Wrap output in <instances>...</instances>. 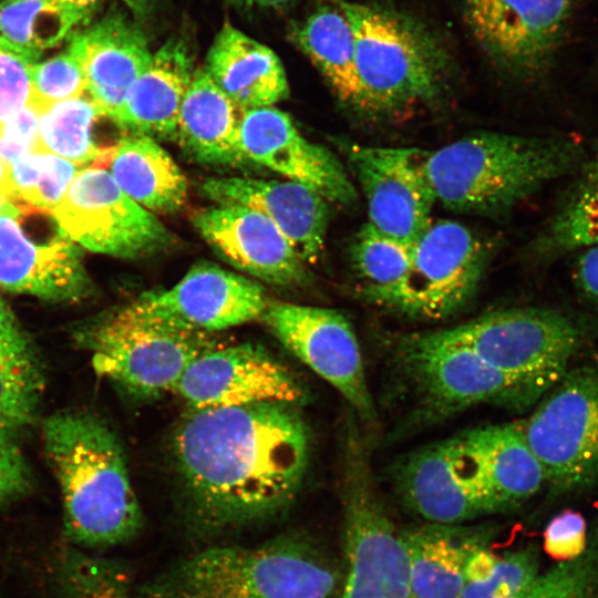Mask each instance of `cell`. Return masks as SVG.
<instances>
[{
  "label": "cell",
  "mask_w": 598,
  "mask_h": 598,
  "mask_svg": "<svg viewBox=\"0 0 598 598\" xmlns=\"http://www.w3.org/2000/svg\"><path fill=\"white\" fill-rule=\"evenodd\" d=\"M188 513L208 532L262 522L301 489L310 432L300 406L265 402L190 410L173 436Z\"/></svg>",
  "instance_id": "obj_1"
},
{
  "label": "cell",
  "mask_w": 598,
  "mask_h": 598,
  "mask_svg": "<svg viewBox=\"0 0 598 598\" xmlns=\"http://www.w3.org/2000/svg\"><path fill=\"white\" fill-rule=\"evenodd\" d=\"M43 442L63 503L64 529L81 548H107L142 529L143 513L115 432L97 415L63 411L43 423Z\"/></svg>",
  "instance_id": "obj_2"
},
{
  "label": "cell",
  "mask_w": 598,
  "mask_h": 598,
  "mask_svg": "<svg viewBox=\"0 0 598 598\" xmlns=\"http://www.w3.org/2000/svg\"><path fill=\"white\" fill-rule=\"evenodd\" d=\"M580 157L573 140L480 132L426 152L424 168L436 203L497 216L570 172Z\"/></svg>",
  "instance_id": "obj_3"
},
{
  "label": "cell",
  "mask_w": 598,
  "mask_h": 598,
  "mask_svg": "<svg viewBox=\"0 0 598 598\" xmlns=\"http://www.w3.org/2000/svg\"><path fill=\"white\" fill-rule=\"evenodd\" d=\"M340 584L331 559L290 534L196 551L144 584L137 598H334Z\"/></svg>",
  "instance_id": "obj_4"
},
{
  "label": "cell",
  "mask_w": 598,
  "mask_h": 598,
  "mask_svg": "<svg viewBox=\"0 0 598 598\" xmlns=\"http://www.w3.org/2000/svg\"><path fill=\"white\" fill-rule=\"evenodd\" d=\"M334 2L354 35L358 111L393 116L433 103L443 94L451 59L433 30L386 7Z\"/></svg>",
  "instance_id": "obj_5"
},
{
  "label": "cell",
  "mask_w": 598,
  "mask_h": 598,
  "mask_svg": "<svg viewBox=\"0 0 598 598\" xmlns=\"http://www.w3.org/2000/svg\"><path fill=\"white\" fill-rule=\"evenodd\" d=\"M391 359L419 409L432 417L488 404L524 409L538 399L446 328L399 336L392 343Z\"/></svg>",
  "instance_id": "obj_6"
},
{
  "label": "cell",
  "mask_w": 598,
  "mask_h": 598,
  "mask_svg": "<svg viewBox=\"0 0 598 598\" xmlns=\"http://www.w3.org/2000/svg\"><path fill=\"white\" fill-rule=\"evenodd\" d=\"M446 330L536 398L565 374L582 340L573 319L535 307L489 311Z\"/></svg>",
  "instance_id": "obj_7"
},
{
  "label": "cell",
  "mask_w": 598,
  "mask_h": 598,
  "mask_svg": "<svg viewBox=\"0 0 598 598\" xmlns=\"http://www.w3.org/2000/svg\"><path fill=\"white\" fill-rule=\"evenodd\" d=\"M546 485L557 496L598 483V365L567 370L523 422Z\"/></svg>",
  "instance_id": "obj_8"
},
{
  "label": "cell",
  "mask_w": 598,
  "mask_h": 598,
  "mask_svg": "<svg viewBox=\"0 0 598 598\" xmlns=\"http://www.w3.org/2000/svg\"><path fill=\"white\" fill-rule=\"evenodd\" d=\"M488 260L487 244L465 225L432 221L413 243L410 268L383 307L414 319L444 320L475 296Z\"/></svg>",
  "instance_id": "obj_9"
},
{
  "label": "cell",
  "mask_w": 598,
  "mask_h": 598,
  "mask_svg": "<svg viewBox=\"0 0 598 598\" xmlns=\"http://www.w3.org/2000/svg\"><path fill=\"white\" fill-rule=\"evenodd\" d=\"M87 343L99 374L148 398L173 392L197 357L223 344L213 333L143 324L118 310L93 326Z\"/></svg>",
  "instance_id": "obj_10"
},
{
  "label": "cell",
  "mask_w": 598,
  "mask_h": 598,
  "mask_svg": "<svg viewBox=\"0 0 598 598\" xmlns=\"http://www.w3.org/2000/svg\"><path fill=\"white\" fill-rule=\"evenodd\" d=\"M51 213L66 238L114 257L158 252L173 239L155 214L130 198L100 167L80 171Z\"/></svg>",
  "instance_id": "obj_11"
},
{
  "label": "cell",
  "mask_w": 598,
  "mask_h": 598,
  "mask_svg": "<svg viewBox=\"0 0 598 598\" xmlns=\"http://www.w3.org/2000/svg\"><path fill=\"white\" fill-rule=\"evenodd\" d=\"M268 302L260 283L200 261L171 288L145 291L117 310L143 324L214 333L260 319Z\"/></svg>",
  "instance_id": "obj_12"
},
{
  "label": "cell",
  "mask_w": 598,
  "mask_h": 598,
  "mask_svg": "<svg viewBox=\"0 0 598 598\" xmlns=\"http://www.w3.org/2000/svg\"><path fill=\"white\" fill-rule=\"evenodd\" d=\"M259 320L344 398L354 416L375 422L361 348L347 317L333 309L269 301Z\"/></svg>",
  "instance_id": "obj_13"
},
{
  "label": "cell",
  "mask_w": 598,
  "mask_h": 598,
  "mask_svg": "<svg viewBox=\"0 0 598 598\" xmlns=\"http://www.w3.org/2000/svg\"><path fill=\"white\" fill-rule=\"evenodd\" d=\"M574 0H464L472 35L504 71L532 78L549 66Z\"/></svg>",
  "instance_id": "obj_14"
},
{
  "label": "cell",
  "mask_w": 598,
  "mask_h": 598,
  "mask_svg": "<svg viewBox=\"0 0 598 598\" xmlns=\"http://www.w3.org/2000/svg\"><path fill=\"white\" fill-rule=\"evenodd\" d=\"M425 153L411 147L347 146L349 164L367 202L368 223L411 244L432 224L436 203L424 168Z\"/></svg>",
  "instance_id": "obj_15"
},
{
  "label": "cell",
  "mask_w": 598,
  "mask_h": 598,
  "mask_svg": "<svg viewBox=\"0 0 598 598\" xmlns=\"http://www.w3.org/2000/svg\"><path fill=\"white\" fill-rule=\"evenodd\" d=\"M190 410L282 402L300 406L307 393L291 371L264 348L221 344L197 357L174 391Z\"/></svg>",
  "instance_id": "obj_16"
},
{
  "label": "cell",
  "mask_w": 598,
  "mask_h": 598,
  "mask_svg": "<svg viewBox=\"0 0 598 598\" xmlns=\"http://www.w3.org/2000/svg\"><path fill=\"white\" fill-rule=\"evenodd\" d=\"M239 137L247 162L307 185L329 202L342 205L357 202V189L339 158L327 147L306 138L281 110L266 106L245 111Z\"/></svg>",
  "instance_id": "obj_17"
},
{
  "label": "cell",
  "mask_w": 598,
  "mask_h": 598,
  "mask_svg": "<svg viewBox=\"0 0 598 598\" xmlns=\"http://www.w3.org/2000/svg\"><path fill=\"white\" fill-rule=\"evenodd\" d=\"M192 220L212 249L236 269L280 287L309 279L306 262L291 243L258 212L215 204L197 210Z\"/></svg>",
  "instance_id": "obj_18"
},
{
  "label": "cell",
  "mask_w": 598,
  "mask_h": 598,
  "mask_svg": "<svg viewBox=\"0 0 598 598\" xmlns=\"http://www.w3.org/2000/svg\"><path fill=\"white\" fill-rule=\"evenodd\" d=\"M216 205L250 208L267 217L307 262L318 260L329 221V200L292 181L241 176L207 177L199 187Z\"/></svg>",
  "instance_id": "obj_19"
},
{
  "label": "cell",
  "mask_w": 598,
  "mask_h": 598,
  "mask_svg": "<svg viewBox=\"0 0 598 598\" xmlns=\"http://www.w3.org/2000/svg\"><path fill=\"white\" fill-rule=\"evenodd\" d=\"M68 48L81 64L89 96L111 120L153 54L141 25L116 10L78 30Z\"/></svg>",
  "instance_id": "obj_20"
},
{
  "label": "cell",
  "mask_w": 598,
  "mask_h": 598,
  "mask_svg": "<svg viewBox=\"0 0 598 598\" xmlns=\"http://www.w3.org/2000/svg\"><path fill=\"white\" fill-rule=\"evenodd\" d=\"M341 502L343 517L355 524L368 544L386 598H416L399 529L380 498L355 422L344 440Z\"/></svg>",
  "instance_id": "obj_21"
},
{
  "label": "cell",
  "mask_w": 598,
  "mask_h": 598,
  "mask_svg": "<svg viewBox=\"0 0 598 598\" xmlns=\"http://www.w3.org/2000/svg\"><path fill=\"white\" fill-rule=\"evenodd\" d=\"M391 473L404 506L426 523L463 524L484 516L462 470L456 436L410 452Z\"/></svg>",
  "instance_id": "obj_22"
},
{
  "label": "cell",
  "mask_w": 598,
  "mask_h": 598,
  "mask_svg": "<svg viewBox=\"0 0 598 598\" xmlns=\"http://www.w3.org/2000/svg\"><path fill=\"white\" fill-rule=\"evenodd\" d=\"M0 287L54 301H74L89 290L79 248L69 238L32 243L18 217H0Z\"/></svg>",
  "instance_id": "obj_23"
},
{
  "label": "cell",
  "mask_w": 598,
  "mask_h": 598,
  "mask_svg": "<svg viewBox=\"0 0 598 598\" xmlns=\"http://www.w3.org/2000/svg\"><path fill=\"white\" fill-rule=\"evenodd\" d=\"M194 59L185 39L174 35L156 51L112 120L122 130L153 138H175L181 107L193 79Z\"/></svg>",
  "instance_id": "obj_24"
},
{
  "label": "cell",
  "mask_w": 598,
  "mask_h": 598,
  "mask_svg": "<svg viewBox=\"0 0 598 598\" xmlns=\"http://www.w3.org/2000/svg\"><path fill=\"white\" fill-rule=\"evenodd\" d=\"M399 533L416 598H460L470 557L488 546L495 528L426 523Z\"/></svg>",
  "instance_id": "obj_25"
},
{
  "label": "cell",
  "mask_w": 598,
  "mask_h": 598,
  "mask_svg": "<svg viewBox=\"0 0 598 598\" xmlns=\"http://www.w3.org/2000/svg\"><path fill=\"white\" fill-rule=\"evenodd\" d=\"M203 69L243 111L275 106L289 95L279 56L230 23L216 34Z\"/></svg>",
  "instance_id": "obj_26"
},
{
  "label": "cell",
  "mask_w": 598,
  "mask_h": 598,
  "mask_svg": "<svg viewBox=\"0 0 598 598\" xmlns=\"http://www.w3.org/2000/svg\"><path fill=\"white\" fill-rule=\"evenodd\" d=\"M93 167L106 169L118 187L153 214H173L187 200V179L169 153L146 135L100 148Z\"/></svg>",
  "instance_id": "obj_27"
},
{
  "label": "cell",
  "mask_w": 598,
  "mask_h": 598,
  "mask_svg": "<svg viewBox=\"0 0 598 598\" xmlns=\"http://www.w3.org/2000/svg\"><path fill=\"white\" fill-rule=\"evenodd\" d=\"M244 112L204 69H196L181 107L175 138L190 158L203 165L248 163L239 137Z\"/></svg>",
  "instance_id": "obj_28"
},
{
  "label": "cell",
  "mask_w": 598,
  "mask_h": 598,
  "mask_svg": "<svg viewBox=\"0 0 598 598\" xmlns=\"http://www.w3.org/2000/svg\"><path fill=\"white\" fill-rule=\"evenodd\" d=\"M465 434L480 461L496 514L518 507L546 485L523 422L484 425Z\"/></svg>",
  "instance_id": "obj_29"
},
{
  "label": "cell",
  "mask_w": 598,
  "mask_h": 598,
  "mask_svg": "<svg viewBox=\"0 0 598 598\" xmlns=\"http://www.w3.org/2000/svg\"><path fill=\"white\" fill-rule=\"evenodd\" d=\"M291 41L317 66L339 101L357 110L360 85L351 25L336 6H321L296 23Z\"/></svg>",
  "instance_id": "obj_30"
},
{
  "label": "cell",
  "mask_w": 598,
  "mask_h": 598,
  "mask_svg": "<svg viewBox=\"0 0 598 598\" xmlns=\"http://www.w3.org/2000/svg\"><path fill=\"white\" fill-rule=\"evenodd\" d=\"M91 17L55 0H0V37L41 55L71 38Z\"/></svg>",
  "instance_id": "obj_31"
},
{
  "label": "cell",
  "mask_w": 598,
  "mask_h": 598,
  "mask_svg": "<svg viewBox=\"0 0 598 598\" xmlns=\"http://www.w3.org/2000/svg\"><path fill=\"white\" fill-rule=\"evenodd\" d=\"M539 559L534 544L502 555L482 547L466 564L460 598H524L540 573Z\"/></svg>",
  "instance_id": "obj_32"
},
{
  "label": "cell",
  "mask_w": 598,
  "mask_h": 598,
  "mask_svg": "<svg viewBox=\"0 0 598 598\" xmlns=\"http://www.w3.org/2000/svg\"><path fill=\"white\" fill-rule=\"evenodd\" d=\"M598 245V150L536 246L540 254L561 255Z\"/></svg>",
  "instance_id": "obj_33"
},
{
  "label": "cell",
  "mask_w": 598,
  "mask_h": 598,
  "mask_svg": "<svg viewBox=\"0 0 598 598\" xmlns=\"http://www.w3.org/2000/svg\"><path fill=\"white\" fill-rule=\"evenodd\" d=\"M413 244L388 236L369 223L355 234L350 256L353 268L363 281L361 295L383 307L403 281L412 259Z\"/></svg>",
  "instance_id": "obj_34"
},
{
  "label": "cell",
  "mask_w": 598,
  "mask_h": 598,
  "mask_svg": "<svg viewBox=\"0 0 598 598\" xmlns=\"http://www.w3.org/2000/svg\"><path fill=\"white\" fill-rule=\"evenodd\" d=\"M101 115L92 99L84 95L49 105L39 116L35 151L54 154L78 166L93 163L100 148L91 132Z\"/></svg>",
  "instance_id": "obj_35"
},
{
  "label": "cell",
  "mask_w": 598,
  "mask_h": 598,
  "mask_svg": "<svg viewBox=\"0 0 598 598\" xmlns=\"http://www.w3.org/2000/svg\"><path fill=\"white\" fill-rule=\"evenodd\" d=\"M79 172L78 165L54 154L30 152L10 165L16 203L21 200L22 209L51 213Z\"/></svg>",
  "instance_id": "obj_36"
},
{
  "label": "cell",
  "mask_w": 598,
  "mask_h": 598,
  "mask_svg": "<svg viewBox=\"0 0 598 598\" xmlns=\"http://www.w3.org/2000/svg\"><path fill=\"white\" fill-rule=\"evenodd\" d=\"M60 582L62 598H137L120 565L75 548L62 558Z\"/></svg>",
  "instance_id": "obj_37"
},
{
  "label": "cell",
  "mask_w": 598,
  "mask_h": 598,
  "mask_svg": "<svg viewBox=\"0 0 598 598\" xmlns=\"http://www.w3.org/2000/svg\"><path fill=\"white\" fill-rule=\"evenodd\" d=\"M41 381L32 358L0 360V430L13 435L34 415Z\"/></svg>",
  "instance_id": "obj_38"
},
{
  "label": "cell",
  "mask_w": 598,
  "mask_h": 598,
  "mask_svg": "<svg viewBox=\"0 0 598 598\" xmlns=\"http://www.w3.org/2000/svg\"><path fill=\"white\" fill-rule=\"evenodd\" d=\"M84 92L86 81L83 70L69 48L34 65L30 102L40 111L56 102L82 96Z\"/></svg>",
  "instance_id": "obj_39"
},
{
  "label": "cell",
  "mask_w": 598,
  "mask_h": 598,
  "mask_svg": "<svg viewBox=\"0 0 598 598\" xmlns=\"http://www.w3.org/2000/svg\"><path fill=\"white\" fill-rule=\"evenodd\" d=\"M39 58L0 37V127L29 103Z\"/></svg>",
  "instance_id": "obj_40"
},
{
  "label": "cell",
  "mask_w": 598,
  "mask_h": 598,
  "mask_svg": "<svg viewBox=\"0 0 598 598\" xmlns=\"http://www.w3.org/2000/svg\"><path fill=\"white\" fill-rule=\"evenodd\" d=\"M347 574L338 598H386L379 571L359 528L343 517Z\"/></svg>",
  "instance_id": "obj_41"
},
{
  "label": "cell",
  "mask_w": 598,
  "mask_h": 598,
  "mask_svg": "<svg viewBox=\"0 0 598 598\" xmlns=\"http://www.w3.org/2000/svg\"><path fill=\"white\" fill-rule=\"evenodd\" d=\"M589 527L581 514L565 509L554 516L544 530V550L558 561L579 557L587 548Z\"/></svg>",
  "instance_id": "obj_42"
},
{
  "label": "cell",
  "mask_w": 598,
  "mask_h": 598,
  "mask_svg": "<svg viewBox=\"0 0 598 598\" xmlns=\"http://www.w3.org/2000/svg\"><path fill=\"white\" fill-rule=\"evenodd\" d=\"M40 113L29 101L0 127V154L9 166L37 150Z\"/></svg>",
  "instance_id": "obj_43"
},
{
  "label": "cell",
  "mask_w": 598,
  "mask_h": 598,
  "mask_svg": "<svg viewBox=\"0 0 598 598\" xmlns=\"http://www.w3.org/2000/svg\"><path fill=\"white\" fill-rule=\"evenodd\" d=\"M27 462L12 435L0 430V504L23 495L31 483Z\"/></svg>",
  "instance_id": "obj_44"
},
{
  "label": "cell",
  "mask_w": 598,
  "mask_h": 598,
  "mask_svg": "<svg viewBox=\"0 0 598 598\" xmlns=\"http://www.w3.org/2000/svg\"><path fill=\"white\" fill-rule=\"evenodd\" d=\"M32 358L29 342L13 313L0 299V360Z\"/></svg>",
  "instance_id": "obj_45"
},
{
  "label": "cell",
  "mask_w": 598,
  "mask_h": 598,
  "mask_svg": "<svg viewBox=\"0 0 598 598\" xmlns=\"http://www.w3.org/2000/svg\"><path fill=\"white\" fill-rule=\"evenodd\" d=\"M573 278L584 297L598 307V245L579 251Z\"/></svg>",
  "instance_id": "obj_46"
},
{
  "label": "cell",
  "mask_w": 598,
  "mask_h": 598,
  "mask_svg": "<svg viewBox=\"0 0 598 598\" xmlns=\"http://www.w3.org/2000/svg\"><path fill=\"white\" fill-rule=\"evenodd\" d=\"M135 19L142 20L151 16L162 0H121Z\"/></svg>",
  "instance_id": "obj_47"
},
{
  "label": "cell",
  "mask_w": 598,
  "mask_h": 598,
  "mask_svg": "<svg viewBox=\"0 0 598 598\" xmlns=\"http://www.w3.org/2000/svg\"><path fill=\"white\" fill-rule=\"evenodd\" d=\"M231 6L241 9H277L291 3L295 0H226Z\"/></svg>",
  "instance_id": "obj_48"
},
{
  "label": "cell",
  "mask_w": 598,
  "mask_h": 598,
  "mask_svg": "<svg viewBox=\"0 0 598 598\" xmlns=\"http://www.w3.org/2000/svg\"><path fill=\"white\" fill-rule=\"evenodd\" d=\"M0 193L8 196L16 204V194L11 181L10 166L0 154ZM17 205V204H16Z\"/></svg>",
  "instance_id": "obj_49"
},
{
  "label": "cell",
  "mask_w": 598,
  "mask_h": 598,
  "mask_svg": "<svg viewBox=\"0 0 598 598\" xmlns=\"http://www.w3.org/2000/svg\"><path fill=\"white\" fill-rule=\"evenodd\" d=\"M55 1L81 9L91 16H93V13L96 11L97 7L102 2V0H55Z\"/></svg>",
  "instance_id": "obj_50"
},
{
  "label": "cell",
  "mask_w": 598,
  "mask_h": 598,
  "mask_svg": "<svg viewBox=\"0 0 598 598\" xmlns=\"http://www.w3.org/2000/svg\"><path fill=\"white\" fill-rule=\"evenodd\" d=\"M20 215L21 209L14 204V202L4 194L0 193V217L13 216L19 218Z\"/></svg>",
  "instance_id": "obj_51"
}]
</instances>
